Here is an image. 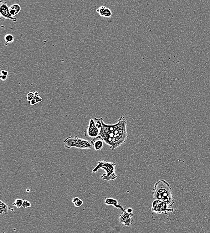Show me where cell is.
Segmentation results:
<instances>
[{
  "label": "cell",
  "mask_w": 210,
  "mask_h": 233,
  "mask_svg": "<svg viewBox=\"0 0 210 233\" xmlns=\"http://www.w3.org/2000/svg\"><path fill=\"white\" fill-rule=\"evenodd\" d=\"M152 194L154 200L165 202L170 207L172 206L175 203L172 189L169 184L165 180H160L156 183Z\"/></svg>",
  "instance_id": "cell-1"
},
{
  "label": "cell",
  "mask_w": 210,
  "mask_h": 233,
  "mask_svg": "<svg viewBox=\"0 0 210 233\" xmlns=\"http://www.w3.org/2000/svg\"><path fill=\"white\" fill-rule=\"evenodd\" d=\"M127 121L124 116H121L117 123L114 124V137L110 148L114 150L121 146L126 142L128 133L127 131Z\"/></svg>",
  "instance_id": "cell-2"
},
{
  "label": "cell",
  "mask_w": 210,
  "mask_h": 233,
  "mask_svg": "<svg viewBox=\"0 0 210 233\" xmlns=\"http://www.w3.org/2000/svg\"><path fill=\"white\" fill-rule=\"evenodd\" d=\"M116 164L113 162H98L96 167L92 170L93 173H96L99 170L102 169L105 172V173H104L100 176V178L103 180L106 181H110L116 179L118 177L115 172V166Z\"/></svg>",
  "instance_id": "cell-3"
},
{
  "label": "cell",
  "mask_w": 210,
  "mask_h": 233,
  "mask_svg": "<svg viewBox=\"0 0 210 233\" xmlns=\"http://www.w3.org/2000/svg\"><path fill=\"white\" fill-rule=\"evenodd\" d=\"M65 147L68 149L72 148L83 149H91L93 145L91 142L86 139H81L78 136H71L67 137L64 141Z\"/></svg>",
  "instance_id": "cell-4"
},
{
  "label": "cell",
  "mask_w": 210,
  "mask_h": 233,
  "mask_svg": "<svg viewBox=\"0 0 210 233\" xmlns=\"http://www.w3.org/2000/svg\"><path fill=\"white\" fill-rule=\"evenodd\" d=\"M99 136H100L104 142L110 147L114 137V125H107L104 122L103 119H102V127Z\"/></svg>",
  "instance_id": "cell-5"
},
{
  "label": "cell",
  "mask_w": 210,
  "mask_h": 233,
  "mask_svg": "<svg viewBox=\"0 0 210 233\" xmlns=\"http://www.w3.org/2000/svg\"><path fill=\"white\" fill-rule=\"evenodd\" d=\"M169 205L165 202L155 200L153 202L151 205V211L157 214L164 213L168 215V213L174 212L173 209L169 208Z\"/></svg>",
  "instance_id": "cell-6"
},
{
  "label": "cell",
  "mask_w": 210,
  "mask_h": 233,
  "mask_svg": "<svg viewBox=\"0 0 210 233\" xmlns=\"http://www.w3.org/2000/svg\"><path fill=\"white\" fill-rule=\"evenodd\" d=\"M100 131V130L96 125L94 119H91L84 132V135L87 139L92 140L99 136Z\"/></svg>",
  "instance_id": "cell-7"
},
{
  "label": "cell",
  "mask_w": 210,
  "mask_h": 233,
  "mask_svg": "<svg viewBox=\"0 0 210 233\" xmlns=\"http://www.w3.org/2000/svg\"><path fill=\"white\" fill-rule=\"evenodd\" d=\"M0 19L3 21L6 19L11 20L13 22L17 21L16 18L10 15L7 2L3 1H0Z\"/></svg>",
  "instance_id": "cell-8"
},
{
  "label": "cell",
  "mask_w": 210,
  "mask_h": 233,
  "mask_svg": "<svg viewBox=\"0 0 210 233\" xmlns=\"http://www.w3.org/2000/svg\"><path fill=\"white\" fill-rule=\"evenodd\" d=\"M134 216V214L133 213H128L125 210L120 215V222L125 226H130L134 223V220L133 219Z\"/></svg>",
  "instance_id": "cell-9"
},
{
  "label": "cell",
  "mask_w": 210,
  "mask_h": 233,
  "mask_svg": "<svg viewBox=\"0 0 210 233\" xmlns=\"http://www.w3.org/2000/svg\"><path fill=\"white\" fill-rule=\"evenodd\" d=\"M105 203L107 205L113 206L116 209H119L122 212L125 210L123 206L119 204L118 200L113 198L106 197L105 199Z\"/></svg>",
  "instance_id": "cell-10"
},
{
  "label": "cell",
  "mask_w": 210,
  "mask_h": 233,
  "mask_svg": "<svg viewBox=\"0 0 210 233\" xmlns=\"http://www.w3.org/2000/svg\"><path fill=\"white\" fill-rule=\"evenodd\" d=\"M96 12L99 13L100 16L106 18H110L112 16V11L110 8L105 7V6H101L98 9L96 10Z\"/></svg>",
  "instance_id": "cell-11"
},
{
  "label": "cell",
  "mask_w": 210,
  "mask_h": 233,
  "mask_svg": "<svg viewBox=\"0 0 210 233\" xmlns=\"http://www.w3.org/2000/svg\"><path fill=\"white\" fill-rule=\"evenodd\" d=\"M91 144L93 145L94 149L96 151H100L104 147V141L100 136L92 139L91 141Z\"/></svg>",
  "instance_id": "cell-12"
},
{
  "label": "cell",
  "mask_w": 210,
  "mask_h": 233,
  "mask_svg": "<svg viewBox=\"0 0 210 233\" xmlns=\"http://www.w3.org/2000/svg\"><path fill=\"white\" fill-rule=\"evenodd\" d=\"M9 209L10 207L7 204L3 202L2 200L0 201V214L1 215L4 213L6 214H8Z\"/></svg>",
  "instance_id": "cell-13"
},
{
  "label": "cell",
  "mask_w": 210,
  "mask_h": 233,
  "mask_svg": "<svg viewBox=\"0 0 210 233\" xmlns=\"http://www.w3.org/2000/svg\"><path fill=\"white\" fill-rule=\"evenodd\" d=\"M72 202L74 204L75 207L77 208L82 206L84 204L83 200L78 197L73 198L72 200Z\"/></svg>",
  "instance_id": "cell-14"
},
{
  "label": "cell",
  "mask_w": 210,
  "mask_h": 233,
  "mask_svg": "<svg viewBox=\"0 0 210 233\" xmlns=\"http://www.w3.org/2000/svg\"><path fill=\"white\" fill-rule=\"evenodd\" d=\"M4 39H5L6 43L7 44L12 43L14 40L13 36L10 34H7L5 35Z\"/></svg>",
  "instance_id": "cell-15"
},
{
  "label": "cell",
  "mask_w": 210,
  "mask_h": 233,
  "mask_svg": "<svg viewBox=\"0 0 210 233\" xmlns=\"http://www.w3.org/2000/svg\"><path fill=\"white\" fill-rule=\"evenodd\" d=\"M23 200L21 199H17L14 202L12 203V205L16 207L18 209H20L22 207Z\"/></svg>",
  "instance_id": "cell-16"
},
{
  "label": "cell",
  "mask_w": 210,
  "mask_h": 233,
  "mask_svg": "<svg viewBox=\"0 0 210 233\" xmlns=\"http://www.w3.org/2000/svg\"><path fill=\"white\" fill-rule=\"evenodd\" d=\"M32 206L31 203L29 201L27 200H23L22 207L24 209H28Z\"/></svg>",
  "instance_id": "cell-17"
},
{
  "label": "cell",
  "mask_w": 210,
  "mask_h": 233,
  "mask_svg": "<svg viewBox=\"0 0 210 233\" xmlns=\"http://www.w3.org/2000/svg\"><path fill=\"white\" fill-rule=\"evenodd\" d=\"M10 7L16 10L18 13H19V12H20L21 10V8L20 6L18 4H13L12 6H10Z\"/></svg>",
  "instance_id": "cell-18"
},
{
  "label": "cell",
  "mask_w": 210,
  "mask_h": 233,
  "mask_svg": "<svg viewBox=\"0 0 210 233\" xmlns=\"http://www.w3.org/2000/svg\"><path fill=\"white\" fill-rule=\"evenodd\" d=\"M34 96H35V95H34V92H30L28 93L27 96V100L28 101L30 102V101L33 100L34 99Z\"/></svg>",
  "instance_id": "cell-19"
},
{
  "label": "cell",
  "mask_w": 210,
  "mask_h": 233,
  "mask_svg": "<svg viewBox=\"0 0 210 233\" xmlns=\"http://www.w3.org/2000/svg\"><path fill=\"white\" fill-rule=\"evenodd\" d=\"M9 11H10V15L12 17H14L17 14H18L16 10L13 9V8H11L10 7H9Z\"/></svg>",
  "instance_id": "cell-20"
},
{
  "label": "cell",
  "mask_w": 210,
  "mask_h": 233,
  "mask_svg": "<svg viewBox=\"0 0 210 233\" xmlns=\"http://www.w3.org/2000/svg\"><path fill=\"white\" fill-rule=\"evenodd\" d=\"M33 99H34L36 101V102L37 103V104L39 103L40 102L42 101H43L42 98L40 97V96H34Z\"/></svg>",
  "instance_id": "cell-21"
},
{
  "label": "cell",
  "mask_w": 210,
  "mask_h": 233,
  "mask_svg": "<svg viewBox=\"0 0 210 233\" xmlns=\"http://www.w3.org/2000/svg\"><path fill=\"white\" fill-rule=\"evenodd\" d=\"M0 78H1V80H2V81H5L7 80V79H8V76L4 75H0Z\"/></svg>",
  "instance_id": "cell-22"
},
{
  "label": "cell",
  "mask_w": 210,
  "mask_h": 233,
  "mask_svg": "<svg viewBox=\"0 0 210 233\" xmlns=\"http://www.w3.org/2000/svg\"><path fill=\"white\" fill-rule=\"evenodd\" d=\"M8 74H9V73H8V72L7 71V70H1V75H4L7 76H8Z\"/></svg>",
  "instance_id": "cell-23"
},
{
  "label": "cell",
  "mask_w": 210,
  "mask_h": 233,
  "mask_svg": "<svg viewBox=\"0 0 210 233\" xmlns=\"http://www.w3.org/2000/svg\"><path fill=\"white\" fill-rule=\"evenodd\" d=\"M29 103H30V105L32 106H35V105L37 104V103L36 102V101L34 99H33V100L30 101L29 102Z\"/></svg>",
  "instance_id": "cell-24"
},
{
  "label": "cell",
  "mask_w": 210,
  "mask_h": 233,
  "mask_svg": "<svg viewBox=\"0 0 210 233\" xmlns=\"http://www.w3.org/2000/svg\"><path fill=\"white\" fill-rule=\"evenodd\" d=\"M126 211H127L128 213H132L133 212V210L131 208H128V209L126 210Z\"/></svg>",
  "instance_id": "cell-25"
},
{
  "label": "cell",
  "mask_w": 210,
  "mask_h": 233,
  "mask_svg": "<svg viewBox=\"0 0 210 233\" xmlns=\"http://www.w3.org/2000/svg\"><path fill=\"white\" fill-rule=\"evenodd\" d=\"M34 95H35V96H39V92H38V91H35V92H34Z\"/></svg>",
  "instance_id": "cell-26"
}]
</instances>
